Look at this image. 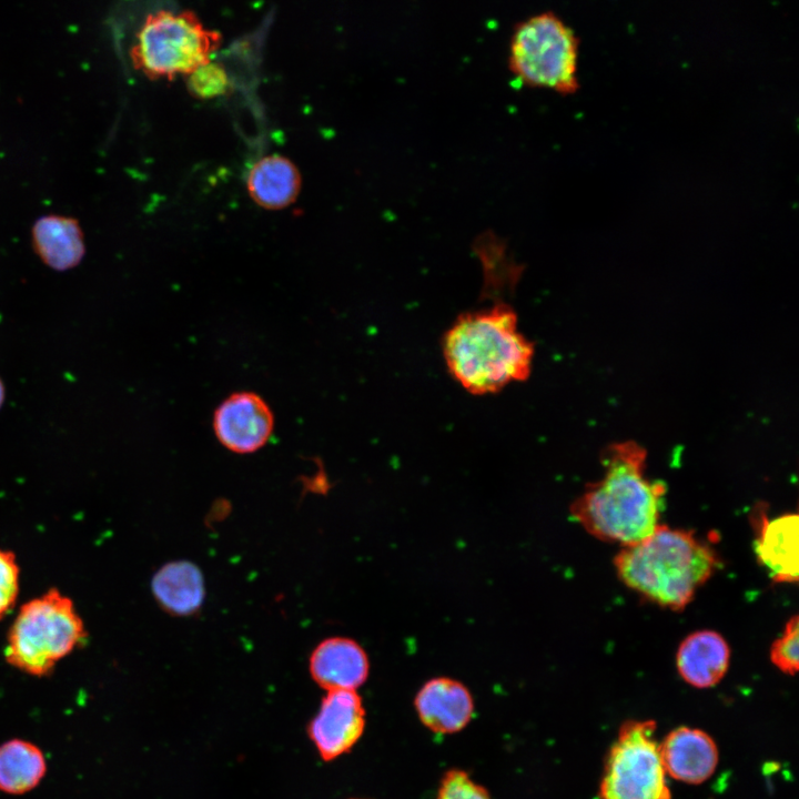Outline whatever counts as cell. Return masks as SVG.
<instances>
[{"instance_id": "cell-18", "label": "cell", "mask_w": 799, "mask_h": 799, "mask_svg": "<svg viewBox=\"0 0 799 799\" xmlns=\"http://www.w3.org/2000/svg\"><path fill=\"white\" fill-rule=\"evenodd\" d=\"M45 773V760L33 744L12 739L0 746V790L20 795L33 789Z\"/></svg>"}, {"instance_id": "cell-8", "label": "cell", "mask_w": 799, "mask_h": 799, "mask_svg": "<svg viewBox=\"0 0 799 799\" xmlns=\"http://www.w3.org/2000/svg\"><path fill=\"white\" fill-rule=\"evenodd\" d=\"M274 429V415L262 396L242 391L229 395L215 408L213 431L226 449L250 454L262 448Z\"/></svg>"}, {"instance_id": "cell-22", "label": "cell", "mask_w": 799, "mask_h": 799, "mask_svg": "<svg viewBox=\"0 0 799 799\" xmlns=\"http://www.w3.org/2000/svg\"><path fill=\"white\" fill-rule=\"evenodd\" d=\"M20 568L10 550L0 548V619L14 606L19 594Z\"/></svg>"}, {"instance_id": "cell-16", "label": "cell", "mask_w": 799, "mask_h": 799, "mask_svg": "<svg viewBox=\"0 0 799 799\" xmlns=\"http://www.w3.org/2000/svg\"><path fill=\"white\" fill-rule=\"evenodd\" d=\"M151 589L160 607L174 616L194 615L205 597L203 574L190 560H173L163 565L153 575Z\"/></svg>"}, {"instance_id": "cell-13", "label": "cell", "mask_w": 799, "mask_h": 799, "mask_svg": "<svg viewBox=\"0 0 799 799\" xmlns=\"http://www.w3.org/2000/svg\"><path fill=\"white\" fill-rule=\"evenodd\" d=\"M421 721L432 731L453 734L471 720L474 702L469 690L448 677H436L423 685L415 697Z\"/></svg>"}, {"instance_id": "cell-23", "label": "cell", "mask_w": 799, "mask_h": 799, "mask_svg": "<svg viewBox=\"0 0 799 799\" xmlns=\"http://www.w3.org/2000/svg\"><path fill=\"white\" fill-rule=\"evenodd\" d=\"M4 401H6V386H4L2 378L0 377V408L2 407Z\"/></svg>"}, {"instance_id": "cell-15", "label": "cell", "mask_w": 799, "mask_h": 799, "mask_svg": "<svg viewBox=\"0 0 799 799\" xmlns=\"http://www.w3.org/2000/svg\"><path fill=\"white\" fill-rule=\"evenodd\" d=\"M730 648L714 630H698L688 635L676 655L677 669L682 679L697 688L717 685L728 670Z\"/></svg>"}, {"instance_id": "cell-19", "label": "cell", "mask_w": 799, "mask_h": 799, "mask_svg": "<svg viewBox=\"0 0 799 799\" xmlns=\"http://www.w3.org/2000/svg\"><path fill=\"white\" fill-rule=\"evenodd\" d=\"M185 78L189 91L201 99L224 94L230 88L226 71L221 64L212 61L196 68Z\"/></svg>"}, {"instance_id": "cell-3", "label": "cell", "mask_w": 799, "mask_h": 799, "mask_svg": "<svg viewBox=\"0 0 799 799\" xmlns=\"http://www.w3.org/2000/svg\"><path fill=\"white\" fill-rule=\"evenodd\" d=\"M719 564L716 552L692 532L661 524L614 557L617 575L628 588L674 611L689 605Z\"/></svg>"}, {"instance_id": "cell-2", "label": "cell", "mask_w": 799, "mask_h": 799, "mask_svg": "<svg viewBox=\"0 0 799 799\" xmlns=\"http://www.w3.org/2000/svg\"><path fill=\"white\" fill-rule=\"evenodd\" d=\"M449 374L468 393H497L532 373L534 345L520 332L515 310L506 303L459 314L443 338Z\"/></svg>"}, {"instance_id": "cell-17", "label": "cell", "mask_w": 799, "mask_h": 799, "mask_svg": "<svg viewBox=\"0 0 799 799\" xmlns=\"http://www.w3.org/2000/svg\"><path fill=\"white\" fill-rule=\"evenodd\" d=\"M246 188L256 204L269 210H280L296 200L301 190V174L287 158L270 154L253 164Z\"/></svg>"}, {"instance_id": "cell-21", "label": "cell", "mask_w": 799, "mask_h": 799, "mask_svg": "<svg viewBox=\"0 0 799 799\" xmlns=\"http://www.w3.org/2000/svg\"><path fill=\"white\" fill-rule=\"evenodd\" d=\"M436 799H492L488 791L464 770L451 769L443 776Z\"/></svg>"}, {"instance_id": "cell-5", "label": "cell", "mask_w": 799, "mask_h": 799, "mask_svg": "<svg viewBox=\"0 0 799 799\" xmlns=\"http://www.w3.org/2000/svg\"><path fill=\"white\" fill-rule=\"evenodd\" d=\"M578 38L552 10L515 23L508 43V68L530 87L575 92L578 87Z\"/></svg>"}, {"instance_id": "cell-11", "label": "cell", "mask_w": 799, "mask_h": 799, "mask_svg": "<svg viewBox=\"0 0 799 799\" xmlns=\"http://www.w3.org/2000/svg\"><path fill=\"white\" fill-rule=\"evenodd\" d=\"M370 661L364 648L347 637L321 641L310 657V672L326 691L356 690L368 676Z\"/></svg>"}, {"instance_id": "cell-20", "label": "cell", "mask_w": 799, "mask_h": 799, "mask_svg": "<svg viewBox=\"0 0 799 799\" xmlns=\"http://www.w3.org/2000/svg\"><path fill=\"white\" fill-rule=\"evenodd\" d=\"M799 617L793 615L786 624L782 635L770 648L771 663L787 675H796L799 666Z\"/></svg>"}, {"instance_id": "cell-12", "label": "cell", "mask_w": 799, "mask_h": 799, "mask_svg": "<svg viewBox=\"0 0 799 799\" xmlns=\"http://www.w3.org/2000/svg\"><path fill=\"white\" fill-rule=\"evenodd\" d=\"M659 754L666 775L691 785L706 781L718 763L714 739L696 728L671 730L659 744Z\"/></svg>"}, {"instance_id": "cell-14", "label": "cell", "mask_w": 799, "mask_h": 799, "mask_svg": "<svg viewBox=\"0 0 799 799\" xmlns=\"http://www.w3.org/2000/svg\"><path fill=\"white\" fill-rule=\"evenodd\" d=\"M34 253L48 267L64 272L78 266L85 254V242L78 220L59 214L39 218L31 229Z\"/></svg>"}, {"instance_id": "cell-6", "label": "cell", "mask_w": 799, "mask_h": 799, "mask_svg": "<svg viewBox=\"0 0 799 799\" xmlns=\"http://www.w3.org/2000/svg\"><path fill=\"white\" fill-rule=\"evenodd\" d=\"M220 43L221 34L206 29L194 12L159 10L145 18L130 57L148 78L172 80L210 62Z\"/></svg>"}, {"instance_id": "cell-9", "label": "cell", "mask_w": 799, "mask_h": 799, "mask_svg": "<svg viewBox=\"0 0 799 799\" xmlns=\"http://www.w3.org/2000/svg\"><path fill=\"white\" fill-rule=\"evenodd\" d=\"M365 727V709L355 690L327 691L309 727L310 738L325 761L348 752Z\"/></svg>"}, {"instance_id": "cell-10", "label": "cell", "mask_w": 799, "mask_h": 799, "mask_svg": "<svg viewBox=\"0 0 799 799\" xmlns=\"http://www.w3.org/2000/svg\"><path fill=\"white\" fill-rule=\"evenodd\" d=\"M755 532V554L775 583L798 581V527L797 513H786L769 519L767 505L755 506L750 514Z\"/></svg>"}, {"instance_id": "cell-1", "label": "cell", "mask_w": 799, "mask_h": 799, "mask_svg": "<svg viewBox=\"0 0 799 799\" xmlns=\"http://www.w3.org/2000/svg\"><path fill=\"white\" fill-rule=\"evenodd\" d=\"M646 451L635 442L609 445L603 476L570 504L572 517L591 536L623 547L639 543L659 526L666 493L645 475Z\"/></svg>"}, {"instance_id": "cell-4", "label": "cell", "mask_w": 799, "mask_h": 799, "mask_svg": "<svg viewBox=\"0 0 799 799\" xmlns=\"http://www.w3.org/2000/svg\"><path fill=\"white\" fill-rule=\"evenodd\" d=\"M87 637L73 601L51 588L23 604L7 638V661L32 676H45Z\"/></svg>"}, {"instance_id": "cell-7", "label": "cell", "mask_w": 799, "mask_h": 799, "mask_svg": "<svg viewBox=\"0 0 799 799\" xmlns=\"http://www.w3.org/2000/svg\"><path fill=\"white\" fill-rule=\"evenodd\" d=\"M654 720H628L610 747L599 799H670Z\"/></svg>"}]
</instances>
